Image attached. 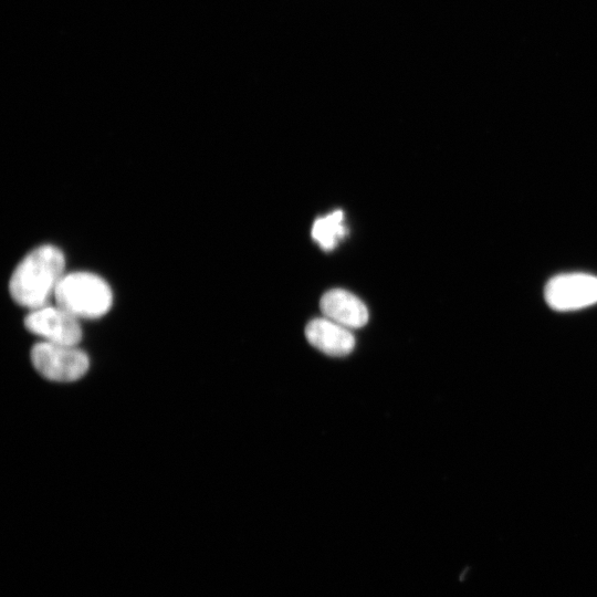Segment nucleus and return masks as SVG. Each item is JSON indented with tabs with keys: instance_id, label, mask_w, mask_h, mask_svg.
I'll return each mask as SVG.
<instances>
[{
	"instance_id": "7",
	"label": "nucleus",
	"mask_w": 597,
	"mask_h": 597,
	"mask_svg": "<svg viewBox=\"0 0 597 597\" xmlns=\"http://www.w3.org/2000/svg\"><path fill=\"white\" fill-rule=\"evenodd\" d=\"M320 307L325 317L347 327L359 328L368 321L366 305L356 295L342 289L327 291Z\"/></svg>"
},
{
	"instance_id": "5",
	"label": "nucleus",
	"mask_w": 597,
	"mask_h": 597,
	"mask_svg": "<svg viewBox=\"0 0 597 597\" xmlns=\"http://www.w3.org/2000/svg\"><path fill=\"white\" fill-rule=\"evenodd\" d=\"M544 298L559 312L591 306L597 303V276L579 272L555 275L544 287Z\"/></svg>"
},
{
	"instance_id": "3",
	"label": "nucleus",
	"mask_w": 597,
	"mask_h": 597,
	"mask_svg": "<svg viewBox=\"0 0 597 597\" xmlns=\"http://www.w3.org/2000/svg\"><path fill=\"white\" fill-rule=\"evenodd\" d=\"M30 360L43 378L56 383L76 381L90 368V358L78 345L40 341L31 348Z\"/></svg>"
},
{
	"instance_id": "6",
	"label": "nucleus",
	"mask_w": 597,
	"mask_h": 597,
	"mask_svg": "<svg viewBox=\"0 0 597 597\" xmlns=\"http://www.w3.org/2000/svg\"><path fill=\"white\" fill-rule=\"evenodd\" d=\"M308 343L329 356H345L355 347V337L349 328L327 318H314L305 327Z\"/></svg>"
},
{
	"instance_id": "8",
	"label": "nucleus",
	"mask_w": 597,
	"mask_h": 597,
	"mask_svg": "<svg viewBox=\"0 0 597 597\" xmlns=\"http://www.w3.org/2000/svg\"><path fill=\"white\" fill-rule=\"evenodd\" d=\"M343 220L344 214L341 210L315 220L312 227V237L323 250H333L338 241L345 237L347 229Z\"/></svg>"
},
{
	"instance_id": "2",
	"label": "nucleus",
	"mask_w": 597,
	"mask_h": 597,
	"mask_svg": "<svg viewBox=\"0 0 597 597\" xmlns=\"http://www.w3.org/2000/svg\"><path fill=\"white\" fill-rule=\"evenodd\" d=\"M54 300L78 320H95L112 308L113 290L105 279L88 271L66 272Z\"/></svg>"
},
{
	"instance_id": "4",
	"label": "nucleus",
	"mask_w": 597,
	"mask_h": 597,
	"mask_svg": "<svg viewBox=\"0 0 597 597\" xmlns=\"http://www.w3.org/2000/svg\"><path fill=\"white\" fill-rule=\"evenodd\" d=\"M80 322L56 303H49L30 310L24 317V327L43 342L78 345L83 337Z\"/></svg>"
},
{
	"instance_id": "1",
	"label": "nucleus",
	"mask_w": 597,
	"mask_h": 597,
	"mask_svg": "<svg viewBox=\"0 0 597 597\" xmlns=\"http://www.w3.org/2000/svg\"><path fill=\"white\" fill-rule=\"evenodd\" d=\"M65 255L53 244H41L28 252L9 280L12 300L30 310L49 304L65 275Z\"/></svg>"
}]
</instances>
